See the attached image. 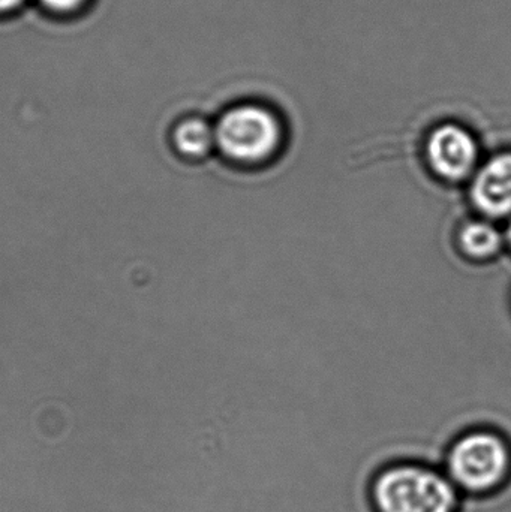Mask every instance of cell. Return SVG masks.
Here are the masks:
<instances>
[{"instance_id":"cell-1","label":"cell","mask_w":511,"mask_h":512,"mask_svg":"<svg viewBox=\"0 0 511 512\" xmlns=\"http://www.w3.org/2000/svg\"><path fill=\"white\" fill-rule=\"evenodd\" d=\"M372 512H461L462 495L443 469L419 460L381 466L368 487Z\"/></svg>"},{"instance_id":"cell-2","label":"cell","mask_w":511,"mask_h":512,"mask_svg":"<svg viewBox=\"0 0 511 512\" xmlns=\"http://www.w3.org/2000/svg\"><path fill=\"white\" fill-rule=\"evenodd\" d=\"M443 472L462 498H485L501 489L510 477L509 445L492 430H468L447 447Z\"/></svg>"},{"instance_id":"cell-3","label":"cell","mask_w":511,"mask_h":512,"mask_svg":"<svg viewBox=\"0 0 511 512\" xmlns=\"http://www.w3.org/2000/svg\"><path fill=\"white\" fill-rule=\"evenodd\" d=\"M215 129L216 149L228 161L254 165L269 161L282 143V123L260 104L234 105L221 114Z\"/></svg>"},{"instance_id":"cell-4","label":"cell","mask_w":511,"mask_h":512,"mask_svg":"<svg viewBox=\"0 0 511 512\" xmlns=\"http://www.w3.org/2000/svg\"><path fill=\"white\" fill-rule=\"evenodd\" d=\"M426 156L432 171L447 182H462L479 161L476 138L456 123H444L429 135Z\"/></svg>"},{"instance_id":"cell-5","label":"cell","mask_w":511,"mask_h":512,"mask_svg":"<svg viewBox=\"0 0 511 512\" xmlns=\"http://www.w3.org/2000/svg\"><path fill=\"white\" fill-rule=\"evenodd\" d=\"M471 197L489 218L511 215V153L489 159L474 176Z\"/></svg>"},{"instance_id":"cell-6","label":"cell","mask_w":511,"mask_h":512,"mask_svg":"<svg viewBox=\"0 0 511 512\" xmlns=\"http://www.w3.org/2000/svg\"><path fill=\"white\" fill-rule=\"evenodd\" d=\"M171 146L180 158L201 161L216 149L215 129L201 117H185L171 131Z\"/></svg>"},{"instance_id":"cell-7","label":"cell","mask_w":511,"mask_h":512,"mask_svg":"<svg viewBox=\"0 0 511 512\" xmlns=\"http://www.w3.org/2000/svg\"><path fill=\"white\" fill-rule=\"evenodd\" d=\"M503 237L489 222L473 221L464 225L459 233V248L468 258L483 261L501 251Z\"/></svg>"},{"instance_id":"cell-8","label":"cell","mask_w":511,"mask_h":512,"mask_svg":"<svg viewBox=\"0 0 511 512\" xmlns=\"http://www.w3.org/2000/svg\"><path fill=\"white\" fill-rule=\"evenodd\" d=\"M44 11L48 14L57 15V17H69L77 14L89 0H36Z\"/></svg>"},{"instance_id":"cell-9","label":"cell","mask_w":511,"mask_h":512,"mask_svg":"<svg viewBox=\"0 0 511 512\" xmlns=\"http://www.w3.org/2000/svg\"><path fill=\"white\" fill-rule=\"evenodd\" d=\"M27 0H0V17L14 14L18 9L23 8Z\"/></svg>"},{"instance_id":"cell-10","label":"cell","mask_w":511,"mask_h":512,"mask_svg":"<svg viewBox=\"0 0 511 512\" xmlns=\"http://www.w3.org/2000/svg\"><path fill=\"white\" fill-rule=\"evenodd\" d=\"M507 237H509V242H510V245H511V225H510L509 234H507Z\"/></svg>"}]
</instances>
